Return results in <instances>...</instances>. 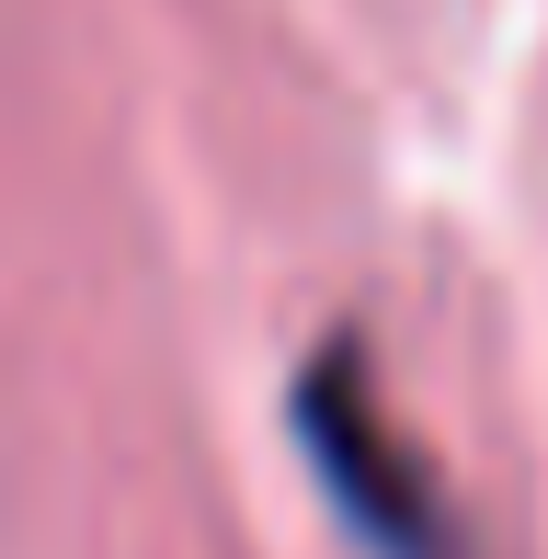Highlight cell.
<instances>
[{"label": "cell", "mask_w": 548, "mask_h": 559, "mask_svg": "<svg viewBox=\"0 0 548 559\" xmlns=\"http://www.w3.org/2000/svg\"><path fill=\"white\" fill-rule=\"evenodd\" d=\"M286 423H297V445H309L332 514L366 537V559H468L457 514H445V491H434V468H422L412 435L389 423V400L366 389L355 343H332L309 377H297Z\"/></svg>", "instance_id": "6da1fadb"}]
</instances>
